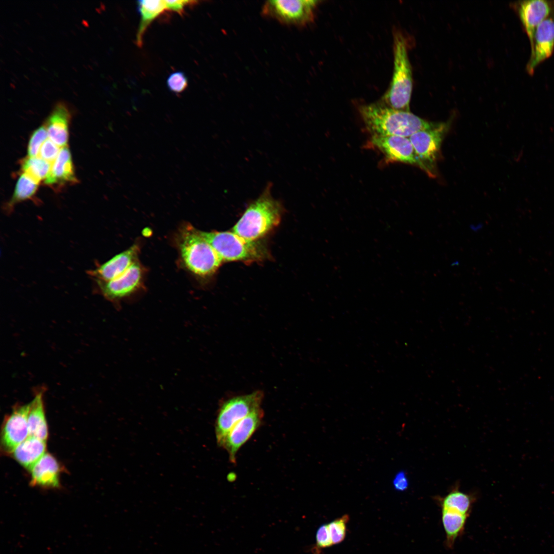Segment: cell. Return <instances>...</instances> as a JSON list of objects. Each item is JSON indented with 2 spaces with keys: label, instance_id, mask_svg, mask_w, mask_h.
Instances as JSON below:
<instances>
[{
  "label": "cell",
  "instance_id": "1",
  "mask_svg": "<svg viewBox=\"0 0 554 554\" xmlns=\"http://www.w3.org/2000/svg\"><path fill=\"white\" fill-rule=\"evenodd\" d=\"M359 111L371 136L396 135L409 137L433 126L410 111L393 109L381 102L362 105Z\"/></svg>",
  "mask_w": 554,
  "mask_h": 554
},
{
  "label": "cell",
  "instance_id": "2",
  "mask_svg": "<svg viewBox=\"0 0 554 554\" xmlns=\"http://www.w3.org/2000/svg\"><path fill=\"white\" fill-rule=\"evenodd\" d=\"M269 184L260 196L246 208L232 229V232L249 241H257L277 226L283 207L274 199Z\"/></svg>",
  "mask_w": 554,
  "mask_h": 554
},
{
  "label": "cell",
  "instance_id": "3",
  "mask_svg": "<svg viewBox=\"0 0 554 554\" xmlns=\"http://www.w3.org/2000/svg\"><path fill=\"white\" fill-rule=\"evenodd\" d=\"M177 244L185 266L198 276L212 275L223 262L201 231L189 224L180 230Z\"/></svg>",
  "mask_w": 554,
  "mask_h": 554
},
{
  "label": "cell",
  "instance_id": "4",
  "mask_svg": "<svg viewBox=\"0 0 554 554\" xmlns=\"http://www.w3.org/2000/svg\"><path fill=\"white\" fill-rule=\"evenodd\" d=\"M394 67L390 86L381 102L393 109L410 111L412 89V75L407 52V42L403 35H394Z\"/></svg>",
  "mask_w": 554,
  "mask_h": 554
},
{
  "label": "cell",
  "instance_id": "5",
  "mask_svg": "<svg viewBox=\"0 0 554 554\" xmlns=\"http://www.w3.org/2000/svg\"><path fill=\"white\" fill-rule=\"evenodd\" d=\"M201 233L223 262L261 261L267 257V249L262 243L246 240L232 231Z\"/></svg>",
  "mask_w": 554,
  "mask_h": 554
},
{
  "label": "cell",
  "instance_id": "6",
  "mask_svg": "<svg viewBox=\"0 0 554 554\" xmlns=\"http://www.w3.org/2000/svg\"><path fill=\"white\" fill-rule=\"evenodd\" d=\"M262 391L230 398L221 404L215 423L216 442L220 446L229 430L240 421L261 408Z\"/></svg>",
  "mask_w": 554,
  "mask_h": 554
},
{
  "label": "cell",
  "instance_id": "7",
  "mask_svg": "<svg viewBox=\"0 0 554 554\" xmlns=\"http://www.w3.org/2000/svg\"><path fill=\"white\" fill-rule=\"evenodd\" d=\"M448 127L447 123H436L431 128L419 131L409 137L420 162V168L430 177L437 175V162L440 156L442 142Z\"/></svg>",
  "mask_w": 554,
  "mask_h": 554
},
{
  "label": "cell",
  "instance_id": "8",
  "mask_svg": "<svg viewBox=\"0 0 554 554\" xmlns=\"http://www.w3.org/2000/svg\"><path fill=\"white\" fill-rule=\"evenodd\" d=\"M320 1L314 0L268 1L264 4V15L288 25L303 26L311 23Z\"/></svg>",
  "mask_w": 554,
  "mask_h": 554
},
{
  "label": "cell",
  "instance_id": "9",
  "mask_svg": "<svg viewBox=\"0 0 554 554\" xmlns=\"http://www.w3.org/2000/svg\"><path fill=\"white\" fill-rule=\"evenodd\" d=\"M263 417L261 408L238 422L227 433L220 446L227 452L231 463H235L238 451L261 425Z\"/></svg>",
  "mask_w": 554,
  "mask_h": 554
},
{
  "label": "cell",
  "instance_id": "10",
  "mask_svg": "<svg viewBox=\"0 0 554 554\" xmlns=\"http://www.w3.org/2000/svg\"><path fill=\"white\" fill-rule=\"evenodd\" d=\"M372 144L390 162L415 165L420 163L409 137L396 136H371Z\"/></svg>",
  "mask_w": 554,
  "mask_h": 554
},
{
  "label": "cell",
  "instance_id": "11",
  "mask_svg": "<svg viewBox=\"0 0 554 554\" xmlns=\"http://www.w3.org/2000/svg\"><path fill=\"white\" fill-rule=\"evenodd\" d=\"M531 53L526 65L529 74L533 73L536 68L552 54L554 50V10L536 28Z\"/></svg>",
  "mask_w": 554,
  "mask_h": 554
},
{
  "label": "cell",
  "instance_id": "12",
  "mask_svg": "<svg viewBox=\"0 0 554 554\" xmlns=\"http://www.w3.org/2000/svg\"><path fill=\"white\" fill-rule=\"evenodd\" d=\"M143 276L142 267L136 261L117 278L107 282L97 283L107 299L117 300L135 292L142 284Z\"/></svg>",
  "mask_w": 554,
  "mask_h": 554
},
{
  "label": "cell",
  "instance_id": "13",
  "mask_svg": "<svg viewBox=\"0 0 554 554\" xmlns=\"http://www.w3.org/2000/svg\"><path fill=\"white\" fill-rule=\"evenodd\" d=\"M531 46L535 30L539 24L554 10V1L528 0L513 4Z\"/></svg>",
  "mask_w": 554,
  "mask_h": 554
},
{
  "label": "cell",
  "instance_id": "14",
  "mask_svg": "<svg viewBox=\"0 0 554 554\" xmlns=\"http://www.w3.org/2000/svg\"><path fill=\"white\" fill-rule=\"evenodd\" d=\"M30 403L16 406L6 419L3 430L2 442L8 452L15 448L29 436L28 423Z\"/></svg>",
  "mask_w": 554,
  "mask_h": 554
},
{
  "label": "cell",
  "instance_id": "15",
  "mask_svg": "<svg viewBox=\"0 0 554 554\" xmlns=\"http://www.w3.org/2000/svg\"><path fill=\"white\" fill-rule=\"evenodd\" d=\"M139 250V246L133 244L96 269L90 271L89 274L97 282H107L115 279L136 262Z\"/></svg>",
  "mask_w": 554,
  "mask_h": 554
},
{
  "label": "cell",
  "instance_id": "16",
  "mask_svg": "<svg viewBox=\"0 0 554 554\" xmlns=\"http://www.w3.org/2000/svg\"><path fill=\"white\" fill-rule=\"evenodd\" d=\"M70 113L63 104H57L48 117L46 124L48 137L60 147L66 146L69 138Z\"/></svg>",
  "mask_w": 554,
  "mask_h": 554
},
{
  "label": "cell",
  "instance_id": "17",
  "mask_svg": "<svg viewBox=\"0 0 554 554\" xmlns=\"http://www.w3.org/2000/svg\"><path fill=\"white\" fill-rule=\"evenodd\" d=\"M30 471L33 485L46 487H57L59 486V464L50 454L46 453L36 463Z\"/></svg>",
  "mask_w": 554,
  "mask_h": 554
},
{
  "label": "cell",
  "instance_id": "18",
  "mask_svg": "<svg viewBox=\"0 0 554 554\" xmlns=\"http://www.w3.org/2000/svg\"><path fill=\"white\" fill-rule=\"evenodd\" d=\"M71 153L66 146L61 148L59 154L52 165L51 168L45 180L48 185L76 182Z\"/></svg>",
  "mask_w": 554,
  "mask_h": 554
},
{
  "label": "cell",
  "instance_id": "19",
  "mask_svg": "<svg viewBox=\"0 0 554 554\" xmlns=\"http://www.w3.org/2000/svg\"><path fill=\"white\" fill-rule=\"evenodd\" d=\"M46 448L45 441L29 436L12 452L17 461L30 471L46 453Z\"/></svg>",
  "mask_w": 554,
  "mask_h": 554
},
{
  "label": "cell",
  "instance_id": "20",
  "mask_svg": "<svg viewBox=\"0 0 554 554\" xmlns=\"http://www.w3.org/2000/svg\"><path fill=\"white\" fill-rule=\"evenodd\" d=\"M43 389L37 391L30 403L28 423L29 436L45 441L48 438V427L45 417Z\"/></svg>",
  "mask_w": 554,
  "mask_h": 554
},
{
  "label": "cell",
  "instance_id": "21",
  "mask_svg": "<svg viewBox=\"0 0 554 554\" xmlns=\"http://www.w3.org/2000/svg\"><path fill=\"white\" fill-rule=\"evenodd\" d=\"M137 8L141 16L139 27L136 34V42L142 45L144 34L153 21L167 10L165 1H138Z\"/></svg>",
  "mask_w": 554,
  "mask_h": 554
},
{
  "label": "cell",
  "instance_id": "22",
  "mask_svg": "<svg viewBox=\"0 0 554 554\" xmlns=\"http://www.w3.org/2000/svg\"><path fill=\"white\" fill-rule=\"evenodd\" d=\"M468 517L454 510L442 509L441 519L448 547L451 548L456 539L463 532Z\"/></svg>",
  "mask_w": 554,
  "mask_h": 554
},
{
  "label": "cell",
  "instance_id": "23",
  "mask_svg": "<svg viewBox=\"0 0 554 554\" xmlns=\"http://www.w3.org/2000/svg\"><path fill=\"white\" fill-rule=\"evenodd\" d=\"M52 165L39 157H27L23 161L21 168L24 173L39 184L42 180H45Z\"/></svg>",
  "mask_w": 554,
  "mask_h": 554
},
{
  "label": "cell",
  "instance_id": "24",
  "mask_svg": "<svg viewBox=\"0 0 554 554\" xmlns=\"http://www.w3.org/2000/svg\"><path fill=\"white\" fill-rule=\"evenodd\" d=\"M472 503L470 496L458 490L449 493L441 501L442 509H450L469 516Z\"/></svg>",
  "mask_w": 554,
  "mask_h": 554
},
{
  "label": "cell",
  "instance_id": "25",
  "mask_svg": "<svg viewBox=\"0 0 554 554\" xmlns=\"http://www.w3.org/2000/svg\"><path fill=\"white\" fill-rule=\"evenodd\" d=\"M38 184L33 181L25 173L18 177L12 198L7 205L10 210L16 203L28 200L35 194Z\"/></svg>",
  "mask_w": 554,
  "mask_h": 554
},
{
  "label": "cell",
  "instance_id": "26",
  "mask_svg": "<svg viewBox=\"0 0 554 554\" xmlns=\"http://www.w3.org/2000/svg\"><path fill=\"white\" fill-rule=\"evenodd\" d=\"M348 520L349 516L344 515L327 524L333 544H339L345 539Z\"/></svg>",
  "mask_w": 554,
  "mask_h": 554
},
{
  "label": "cell",
  "instance_id": "27",
  "mask_svg": "<svg viewBox=\"0 0 554 554\" xmlns=\"http://www.w3.org/2000/svg\"><path fill=\"white\" fill-rule=\"evenodd\" d=\"M48 137L47 130L44 126L39 127L33 132L28 146V157H38L40 147L48 139Z\"/></svg>",
  "mask_w": 554,
  "mask_h": 554
},
{
  "label": "cell",
  "instance_id": "28",
  "mask_svg": "<svg viewBox=\"0 0 554 554\" xmlns=\"http://www.w3.org/2000/svg\"><path fill=\"white\" fill-rule=\"evenodd\" d=\"M168 89L175 93L184 91L188 86V78L182 71H176L171 73L166 81Z\"/></svg>",
  "mask_w": 554,
  "mask_h": 554
},
{
  "label": "cell",
  "instance_id": "29",
  "mask_svg": "<svg viewBox=\"0 0 554 554\" xmlns=\"http://www.w3.org/2000/svg\"><path fill=\"white\" fill-rule=\"evenodd\" d=\"M60 150L59 146L48 138L42 145L38 157L52 164Z\"/></svg>",
  "mask_w": 554,
  "mask_h": 554
},
{
  "label": "cell",
  "instance_id": "30",
  "mask_svg": "<svg viewBox=\"0 0 554 554\" xmlns=\"http://www.w3.org/2000/svg\"><path fill=\"white\" fill-rule=\"evenodd\" d=\"M316 545L320 548L328 547L333 545L328 525H323L318 529L316 534Z\"/></svg>",
  "mask_w": 554,
  "mask_h": 554
},
{
  "label": "cell",
  "instance_id": "31",
  "mask_svg": "<svg viewBox=\"0 0 554 554\" xmlns=\"http://www.w3.org/2000/svg\"><path fill=\"white\" fill-rule=\"evenodd\" d=\"M408 480L406 473L403 471L397 472L392 480L393 488L398 491H402L408 488Z\"/></svg>",
  "mask_w": 554,
  "mask_h": 554
},
{
  "label": "cell",
  "instance_id": "32",
  "mask_svg": "<svg viewBox=\"0 0 554 554\" xmlns=\"http://www.w3.org/2000/svg\"><path fill=\"white\" fill-rule=\"evenodd\" d=\"M167 10H172L181 14L185 8L190 5L196 3L195 1H165Z\"/></svg>",
  "mask_w": 554,
  "mask_h": 554
}]
</instances>
